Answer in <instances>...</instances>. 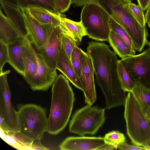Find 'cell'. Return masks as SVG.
<instances>
[{"mask_svg":"<svg viewBox=\"0 0 150 150\" xmlns=\"http://www.w3.org/2000/svg\"><path fill=\"white\" fill-rule=\"evenodd\" d=\"M86 52L92 59L96 81L105 97V108L124 105L127 95L119 80L116 54L108 45L93 41L88 42Z\"/></svg>","mask_w":150,"mask_h":150,"instance_id":"1","label":"cell"},{"mask_svg":"<svg viewBox=\"0 0 150 150\" xmlns=\"http://www.w3.org/2000/svg\"><path fill=\"white\" fill-rule=\"evenodd\" d=\"M52 95L47 132L56 135L67 125L75 101L73 90L63 74L58 75L52 86Z\"/></svg>","mask_w":150,"mask_h":150,"instance_id":"2","label":"cell"},{"mask_svg":"<svg viewBox=\"0 0 150 150\" xmlns=\"http://www.w3.org/2000/svg\"><path fill=\"white\" fill-rule=\"evenodd\" d=\"M100 4L129 35L136 50L141 52L149 42L146 28L136 20L128 7L131 0H93Z\"/></svg>","mask_w":150,"mask_h":150,"instance_id":"3","label":"cell"},{"mask_svg":"<svg viewBox=\"0 0 150 150\" xmlns=\"http://www.w3.org/2000/svg\"><path fill=\"white\" fill-rule=\"evenodd\" d=\"M124 105L127 134L133 144L144 147L150 140V125L145 114L130 92Z\"/></svg>","mask_w":150,"mask_h":150,"instance_id":"4","label":"cell"},{"mask_svg":"<svg viewBox=\"0 0 150 150\" xmlns=\"http://www.w3.org/2000/svg\"><path fill=\"white\" fill-rule=\"evenodd\" d=\"M17 107L18 132L32 142L41 140L47 130L46 109L33 104H19Z\"/></svg>","mask_w":150,"mask_h":150,"instance_id":"5","label":"cell"},{"mask_svg":"<svg viewBox=\"0 0 150 150\" xmlns=\"http://www.w3.org/2000/svg\"><path fill=\"white\" fill-rule=\"evenodd\" d=\"M110 17L103 7L92 0L83 7L81 21L89 38L98 41H108L111 30Z\"/></svg>","mask_w":150,"mask_h":150,"instance_id":"6","label":"cell"},{"mask_svg":"<svg viewBox=\"0 0 150 150\" xmlns=\"http://www.w3.org/2000/svg\"><path fill=\"white\" fill-rule=\"evenodd\" d=\"M105 108L88 105L76 111L70 121V132L80 136L94 135L105 120Z\"/></svg>","mask_w":150,"mask_h":150,"instance_id":"7","label":"cell"},{"mask_svg":"<svg viewBox=\"0 0 150 150\" xmlns=\"http://www.w3.org/2000/svg\"><path fill=\"white\" fill-rule=\"evenodd\" d=\"M10 70L0 74V128L4 132L18 131L17 111L12 105L7 75Z\"/></svg>","mask_w":150,"mask_h":150,"instance_id":"8","label":"cell"},{"mask_svg":"<svg viewBox=\"0 0 150 150\" xmlns=\"http://www.w3.org/2000/svg\"><path fill=\"white\" fill-rule=\"evenodd\" d=\"M120 60L133 81L150 88V47Z\"/></svg>","mask_w":150,"mask_h":150,"instance_id":"9","label":"cell"},{"mask_svg":"<svg viewBox=\"0 0 150 150\" xmlns=\"http://www.w3.org/2000/svg\"><path fill=\"white\" fill-rule=\"evenodd\" d=\"M65 33L72 36L61 23L53 25L49 32L45 43L38 50L47 66L53 71L57 70V62L62 47V38Z\"/></svg>","mask_w":150,"mask_h":150,"instance_id":"10","label":"cell"},{"mask_svg":"<svg viewBox=\"0 0 150 150\" xmlns=\"http://www.w3.org/2000/svg\"><path fill=\"white\" fill-rule=\"evenodd\" d=\"M37 63L38 68L33 76L24 78L33 91H46L52 86L58 74L47 65L41 55L34 49Z\"/></svg>","mask_w":150,"mask_h":150,"instance_id":"11","label":"cell"},{"mask_svg":"<svg viewBox=\"0 0 150 150\" xmlns=\"http://www.w3.org/2000/svg\"><path fill=\"white\" fill-rule=\"evenodd\" d=\"M81 74L80 79L83 87L85 102L92 105L96 101L94 74V69L89 55L81 49Z\"/></svg>","mask_w":150,"mask_h":150,"instance_id":"12","label":"cell"},{"mask_svg":"<svg viewBox=\"0 0 150 150\" xmlns=\"http://www.w3.org/2000/svg\"><path fill=\"white\" fill-rule=\"evenodd\" d=\"M22 9L26 21L28 37L31 44L39 50L45 43L49 32L54 25L40 23L31 16L27 8Z\"/></svg>","mask_w":150,"mask_h":150,"instance_id":"13","label":"cell"},{"mask_svg":"<svg viewBox=\"0 0 150 150\" xmlns=\"http://www.w3.org/2000/svg\"><path fill=\"white\" fill-rule=\"evenodd\" d=\"M106 144L102 137H69L59 146L61 150H98Z\"/></svg>","mask_w":150,"mask_h":150,"instance_id":"14","label":"cell"},{"mask_svg":"<svg viewBox=\"0 0 150 150\" xmlns=\"http://www.w3.org/2000/svg\"><path fill=\"white\" fill-rule=\"evenodd\" d=\"M30 42L27 37L20 38L8 44L9 56L8 63L23 76L25 72L23 55Z\"/></svg>","mask_w":150,"mask_h":150,"instance_id":"15","label":"cell"},{"mask_svg":"<svg viewBox=\"0 0 150 150\" xmlns=\"http://www.w3.org/2000/svg\"><path fill=\"white\" fill-rule=\"evenodd\" d=\"M0 2L7 17L23 36L27 37L26 23L22 9L18 6Z\"/></svg>","mask_w":150,"mask_h":150,"instance_id":"16","label":"cell"},{"mask_svg":"<svg viewBox=\"0 0 150 150\" xmlns=\"http://www.w3.org/2000/svg\"><path fill=\"white\" fill-rule=\"evenodd\" d=\"M56 69L61 72L76 87L82 91L80 78L76 73L62 44L57 62Z\"/></svg>","mask_w":150,"mask_h":150,"instance_id":"17","label":"cell"},{"mask_svg":"<svg viewBox=\"0 0 150 150\" xmlns=\"http://www.w3.org/2000/svg\"><path fill=\"white\" fill-rule=\"evenodd\" d=\"M23 38L8 18L0 11V40L7 45Z\"/></svg>","mask_w":150,"mask_h":150,"instance_id":"18","label":"cell"},{"mask_svg":"<svg viewBox=\"0 0 150 150\" xmlns=\"http://www.w3.org/2000/svg\"><path fill=\"white\" fill-rule=\"evenodd\" d=\"M31 16L37 21L44 25H58L61 24V16L42 8L32 7L27 8Z\"/></svg>","mask_w":150,"mask_h":150,"instance_id":"19","label":"cell"},{"mask_svg":"<svg viewBox=\"0 0 150 150\" xmlns=\"http://www.w3.org/2000/svg\"><path fill=\"white\" fill-rule=\"evenodd\" d=\"M60 18L61 24L71 35L78 45H79L82 38L87 35L86 30L81 21H74L64 16H61Z\"/></svg>","mask_w":150,"mask_h":150,"instance_id":"20","label":"cell"},{"mask_svg":"<svg viewBox=\"0 0 150 150\" xmlns=\"http://www.w3.org/2000/svg\"><path fill=\"white\" fill-rule=\"evenodd\" d=\"M108 41L114 52L121 59L134 55L124 41L112 29Z\"/></svg>","mask_w":150,"mask_h":150,"instance_id":"21","label":"cell"},{"mask_svg":"<svg viewBox=\"0 0 150 150\" xmlns=\"http://www.w3.org/2000/svg\"><path fill=\"white\" fill-rule=\"evenodd\" d=\"M130 92L145 114L150 106V88L138 82H135Z\"/></svg>","mask_w":150,"mask_h":150,"instance_id":"22","label":"cell"},{"mask_svg":"<svg viewBox=\"0 0 150 150\" xmlns=\"http://www.w3.org/2000/svg\"><path fill=\"white\" fill-rule=\"evenodd\" d=\"M22 8L39 7L45 8L58 16L64 15L59 11L54 0H16Z\"/></svg>","mask_w":150,"mask_h":150,"instance_id":"23","label":"cell"},{"mask_svg":"<svg viewBox=\"0 0 150 150\" xmlns=\"http://www.w3.org/2000/svg\"><path fill=\"white\" fill-rule=\"evenodd\" d=\"M23 60L25 67L24 79L33 76L37 69L38 63L31 42L24 53Z\"/></svg>","mask_w":150,"mask_h":150,"instance_id":"24","label":"cell"},{"mask_svg":"<svg viewBox=\"0 0 150 150\" xmlns=\"http://www.w3.org/2000/svg\"><path fill=\"white\" fill-rule=\"evenodd\" d=\"M118 75L122 88L125 92H131L135 82L133 81L122 61L119 60L117 66Z\"/></svg>","mask_w":150,"mask_h":150,"instance_id":"25","label":"cell"},{"mask_svg":"<svg viewBox=\"0 0 150 150\" xmlns=\"http://www.w3.org/2000/svg\"><path fill=\"white\" fill-rule=\"evenodd\" d=\"M110 24L111 29L113 30L124 41L133 54L135 55V46L130 37L126 31L111 17Z\"/></svg>","mask_w":150,"mask_h":150,"instance_id":"26","label":"cell"},{"mask_svg":"<svg viewBox=\"0 0 150 150\" xmlns=\"http://www.w3.org/2000/svg\"><path fill=\"white\" fill-rule=\"evenodd\" d=\"M105 142L106 144L117 145L125 142L124 134L118 131H113L106 134L103 137Z\"/></svg>","mask_w":150,"mask_h":150,"instance_id":"27","label":"cell"},{"mask_svg":"<svg viewBox=\"0 0 150 150\" xmlns=\"http://www.w3.org/2000/svg\"><path fill=\"white\" fill-rule=\"evenodd\" d=\"M62 44L66 54L71 60L72 52L75 47L78 45L76 43L71 35L65 33L63 35L62 38Z\"/></svg>","mask_w":150,"mask_h":150,"instance_id":"28","label":"cell"},{"mask_svg":"<svg viewBox=\"0 0 150 150\" xmlns=\"http://www.w3.org/2000/svg\"><path fill=\"white\" fill-rule=\"evenodd\" d=\"M81 49L78 45L74 49L71 56V61L74 69L80 78L81 74Z\"/></svg>","mask_w":150,"mask_h":150,"instance_id":"29","label":"cell"},{"mask_svg":"<svg viewBox=\"0 0 150 150\" xmlns=\"http://www.w3.org/2000/svg\"><path fill=\"white\" fill-rule=\"evenodd\" d=\"M128 7L138 22L143 26H146L145 16L140 6L131 2L128 4Z\"/></svg>","mask_w":150,"mask_h":150,"instance_id":"30","label":"cell"},{"mask_svg":"<svg viewBox=\"0 0 150 150\" xmlns=\"http://www.w3.org/2000/svg\"><path fill=\"white\" fill-rule=\"evenodd\" d=\"M9 60L8 45L0 40V74L3 72V68L5 64Z\"/></svg>","mask_w":150,"mask_h":150,"instance_id":"31","label":"cell"},{"mask_svg":"<svg viewBox=\"0 0 150 150\" xmlns=\"http://www.w3.org/2000/svg\"><path fill=\"white\" fill-rule=\"evenodd\" d=\"M59 12L62 14L67 11L71 4L72 0H54Z\"/></svg>","mask_w":150,"mask_h":150,"instance_id":"32","label":"cell"},{"mask_svg":"<svg viewBox=\"0 0 150 150\" xmlns=\"http://www.w3.org/2000/svg\"><path fill=\"white\" fill-rule=\"evenodd\" d=\"M117 148L121 150H148L144 147L136 145H132L125 142L120 143L117 145Z\"/></svg>","mask_w":150,"mask_h":150,"instance_id":"33","label":"cell"},{"mask_svg":"<svg viewBox=\"0 0 150 150\" xmlns=\"http://www.w3.org/2000/svg\"><path fill=\"white\" fill-rule=\"evenodd\" d=\"M92 0H72L71 4L74 7H84L90 3Z\"/></svg>","mask_w":150,"mask_h":150,"instance_id":"34","label":"cell"},{"mask_svg":"<svg viewBox=\"0 0 150 150\" xmlns=\"http://www.w3.org/2000/svg\"><path fill=\"white\" fill-rule=\"evenodd\" d=\"M138 4L140 6L144 12L147 10L150 5V0H137Z\"/></svg>","mask_w":150,"mask_h":150,"instance_id":"35","label":"cell"},{"mask_svg":"<svg viewBox=\"0 0 150 150\" xmlns=\"http://www.w3.org/2000/svg\"><path fill=\"white\" fill-rule=\"evenodd\" d=\"M117 148V146L116 145L106 144L100 148L98 150H113Z\"/></svg>","mask_w":150,"mask_h":150,"instance_id":"36","label":"cell"},{"mask_svg":"<svg viewBox=\"0 0 150 150\" xmlns=\"http://www.w3.org/2000/svg\"><path fill=\"white\" fill-rule=\"evenodd\" d=\"M145 16L146 23L147 24L150 21V5L146 10Z\"/></svg>","mask_w":150,"mask_h":150,"instance_id":"37","label":"cell"},{"mask_svg":"<svg viewBox=\"0 0 150 150\" xmlns=\"http://www.w3.org/2000/svg\"><path fill=\"white\" fill-rule=\"evenodd\" d=\"M0 1H2L10 4L19 6L16 0H0Z\"/></svg>","mask_w":150,"mask_h":150,"instance_id":"38","label":"cell"},{"mask_svg":"<svg viewBox=\"0 0 150 150\" xmlns=\"http://www.w3.org/2000/svg\"><path fill=\"white\" fill-rule=\"evenodd\" d=\"M145 115L149 122H150V106L147 110Z\"/></svg>","mask_w":150,"mask_h":150,"instance_id":"39","label":"cell"},{"mask_svg":"<svg viewBox=\"0 0 150 150\" xmlns=\"http://www.w3.org/2000/svg\"><path fill=\"white\" fill-rule=\"evenodd\" d=\"M144 147L147 148L148 150H150V140L145 144Z\"/></svg>","mask_w":150,"mask_h":150,"instance_id":"40","label":"cell"},{"mask_svg":"<svg viewBox=\"0 0 150 150\" xmlns=\"http://www.w3.org/2000/svg\"><path fill=\"white\" fill-rule=\"evenodd\" d=\"M147 24L148 27L150 28V21L147 23Z\"/></svg>","mask_w":150,"mask_h":150,"instance_id":"41","label":"cell"},{"mask_svg":"<svg viewBox=\"0 0 150 150\" xmlns=\"http://www.w3.org/2000/svg\"><path fill=\"white\" fill-rule=\"evenodd\" d=\"M147 45H148L149 46V47H150V42H149Z\"/></svg>","mask_w":150,"mask_h":150,"instance_id":"42","label":"cell"}]
</instances>
